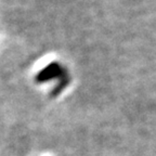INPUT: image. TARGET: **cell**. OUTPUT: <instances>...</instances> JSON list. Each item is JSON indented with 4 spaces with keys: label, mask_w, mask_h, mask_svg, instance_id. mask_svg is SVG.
Segmentation results:
<instances>
[{
    "label": "cell",
    "mask_w": 156,
    "mask_h": 156,
    "mask_svg": "<svg viewBox=\"0 0 156 156\" xmlns=\"http://www.w3.org/2000/svg\"><path fill=\"white\" fill-rule=\"evenodd\" d=\"M67 73L68 71L62 64H60L58 62H52L37 74L35 80L38 83H48L52 79H58L60 80Z\"/></svg>",
    "instance_id": "1"
},
{
    "label": "cell",
    "mask_w": 156,
    "mask_h": 156,
    "mask_svg": "<svg viewBox=\"0 0 156 156\" xmlns=\"http://www.w3.org/2000/svg\"><path fill=\"white\" fill-rule=\"evenodd\" d=\"M69 83H71V74L67 73L65 76H63V77L58 80V83H56V86L53 88V90L51 91L52 97H56V95H58L61 92H63V90L69 85Z\"/></svg>",
    "instance_id": "2"
}]
</instances>
